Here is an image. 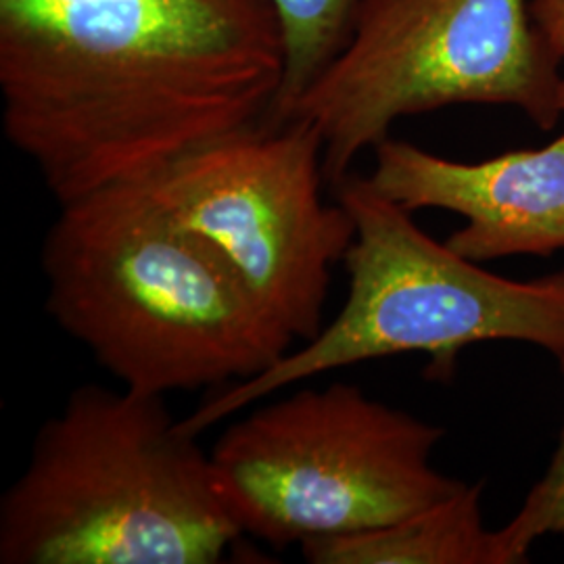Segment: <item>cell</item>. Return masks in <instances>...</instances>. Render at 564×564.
Instances as JSON below:
<instances>
[{"mask_svg":"<svg viewBox=\"0 0 564 564\" xmlns=\"http://www.w3.org/2000/svg\"><path fill=\"white\" fill-rule=\"evenodd\" d=\"M274 0H0L4 137L59 205L268 120Z\"/></svg>","mask_w":564,"mask_h":564,"instance_id":"obj_1","label":"cell"},{"mask_svg":"<svg viewBox=\"0 0 564 564\" xmlns=\"http://www.w3.org/2000/svg\"><path fill=\"white\" fill-rule=\"evenodd\" d=\"M41 263L53 321L144 395L249 381L295 343L223 253L139 182L59 205Z\"/></svg>","mask_w":564,"mask_h":564,"instance_id":"obj_2","label":"cell"},{"mask_svg":"<svg viewBox=\"0 0 564 564\" xmlns=\"http://www.w3.org/2000/svg\"><path fill=\"white\" fill-rule=\"evenodd\" d=\"M197 437L162 395L74 389L0 500V563H223L245 533Z\"/></svg>","mask_w":564,"mask_h":564,"instance_id":"obj_3","label":"cell"},{"mask_svg":"<svg viewBox=\"0 0 564 564\" xmlns=\"http://www.w3.org/2000/svg\"><path fill=\"white\" fill-rule=\"evenodd\" d=\"M335 193L356 223L343 260L347 302L316 339L207 398L182 419L186 433L202 435L247 405L324 372L389 356L424 354L431 358L426 372L440 379L475 343H529L564 360V270L533 281L498 276L426 235L412 212L383 197L368 176L349 174Z\"/></svg>","mask_w":564,"mask_h":564,"instance_id":"obj_4","label":"cell"},{"mask_svg":"<svg viewBox=\"0 0 564 564\" xmlns=\"http://www.w3.org/2000/svg\"><path fill=\"white\" fill-rule=\"evenodd\" d=\"M517 107L542 130L563 116L561 61L529 0H366L337 59L274 121L312 123L337 186L410 116Z\"/></svg>","mask_w":564,"mask_h":564,"instance_id":"obj_5","label":"cell"},{"mask_svg":"<svg viewBox=\"0 0 564 564\" xmlns=\"http://www.w3.org/2000/svg\"><path fill=\"white\" fill-rule=\"evenodd\" d=\"M444 437L358 384L330 383L253 410L209 454L242 533L286 547L398 523L460 491L433 464Z\"/></svg>","mask_w":564,"mask_h":564,"instance_id":"obj_6","label":"cell"},{"mask_svg":"<svg viewBox=\"0 0 564 564\" xmlns=\"http://www.w3.org/2000/svg\"><path fill=\"white\" fill-rule=\"evenodd\" d=\"M323 139L302 120H265L207 142L137 181L174 223L212 242L295 341L324 328L333 268L356 239L323 195Z\"/></svg>","mask_w":564,"mask_h":564,"instance_id":"obj_7","label":"cell"},{"mask_svg":"<svg viewBox=\"0 0 564 564\" xmlns=\"http://www.w3.org/2000/svg\"><path fill=\"white\" fill-rule=\"evenodd\" d=\"M370 184L408 212L445 209L466 224L447 247L473 262L550 258L564 249V132L542 149L454 162L412 142L375 149Z\"/></svg>","mask_w":564,"mask_h":564,"instance_id":"obj_8","label":"cell"},{"mask_svg":"<svg viewBox=\"0 0 564 564\" xmlns=\"http://www.w3.org/2000/svg\"><path fill=\"white\" fill-rule=\"evenodd\" d=\"M310 564H510L484 519V484L464 485L402 521L300 545Z\"/></svg>","mask_w":564,"mask_h":564,"instance_id":"obj_9","label":"cell"},{"mask_svg":"<svg viewBox=\"0 0 564 564\" xmlns=\"http://www.w3.org/2000/svg\"><path fill=\"white\" fill-rule=\"evenodd\" d=\"M286 32V76L270 120L316 80L351 39L366 0H274Z\"/></svg>","mask_w":564,"mask_h":564,"instance_id":"obj_10","label":"cell"},{"mask_svg":"<svg viewBox=\"0 0 564 564\" xmlns=\"http://www.w3.org/2000/svg\"><path fill=\"white\" fill-rule=\"evenodd\" d=\"M558 368L564 383V360ZM498 531L510 564L527 563L533 544L545 535L564 538V421L558 445L542 479L527 491L517 514Z\"/></svg>","mask_w":564,"mask_h":564,"instance_id":"obj_11","label":"cell"},{"mask_svg":"<svg viewBox=\"0 0 564 564\" xmlns=\"http://www.w3.org/2000/svg\"><path fill=\"white\" fill-rule=\"evenodd\" d=\"M529 9L561 61V107L564 113V0H529Z\"/></svg>","mask_w":564,"mask_h":564,"instance_id":"obj_12","label":"cell"}]
</instances>
